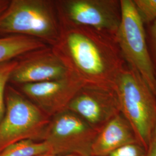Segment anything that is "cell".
Masks as SVG:
<instances>
[{
    "label": "cell",
    "instance_id": "6da1fadb",
    "mask_svg": "<svg viewBox=\"0 0 156 156\" xmlns=\"http://www.w3.org/2000/svg\"><path fill=\"white\" fill-rule=\"evenodd\" d=\"M59 20L60 37L51 47L71 75L83 86L115 90L127 66L116 35Z\"/></svg>",
    "mask_w": 156,
    "mask_h": 156
},
{
    "label": "cell",
    "instance_id": "7a4b0ae2",
    "mask_svg": "<svg viewBox=\"0 0 156 156\" xmlns=\"http://www.w3.org/2000/svg\"><path fill=\"white\" fill-rule=\"evenodd\" d=\"M60 33L55 0H11L0 15V36H26L53 46Z\"/></svg>",
    "mask_w": 156,
    "mask_h": 156
},
{
    "label": "cell",
    "instance_id": "3957f363",
    "mask_svg": "<svg viewBox=\"0 0 156 156\" xmlns=\"http://www.w3.org/2000/svg\"><path fill=\"white\" fill-rule=\"evenodd\" d=\"M115 90L120 113L146 149L156 127V95L138 73L127 66L119 75Z\"/></svg>",
    "mask_w": 156,
    "mask_h": 156
},
{
    "label": "cell",
    "instance_id": "277c9868",
    "mask_svg": "<svg viewBox=\"0 0 156 156\" xmlns=\"http://www.w3.org/2000/svg\"><path fill=\"white\" fill-rule=\"evenodd\" d=\"M5 111L0 122V152L23 140H41L50 117L15 87L8 84Z\"/></svg>",
    "mask_w": 156,
    "mask_h": 156
},
{
    "label": "cell",
    "instance_id": "5b68a950",
    "mask_svg": "<svg viewBox=\"0 0 156 156\" xmlns=\"http://www.w3.org/2000/svg\"><path fill=\"white\" fill-rule=\"evenodd\" d=\"M121 20L116 35L117 44L128 66L145 80L156 95V76L149 50L144 23L134 1L120 0Z\"/></svg>",
    "mask_w": 156,
    "mask_h": 156
},
{
    "label": "cell",
    "instance_id": "8992f818",
    "mask_svg": "<svg viewBox=\"0 0 156 156\" xmlns=\"http://www.w3.org/2000/svg\"><path fill=\"white\" fill-rule=\"evenodd\" d=\"M97 134L78 115L66 109L50 117L41 140L49 146L50 154L91 156Z\"/></svg>",
    "mask_w": 156,
    "mask_h": 156
},
{
    "label": "cell",
    "instance_id": "52a82bcc",
    "mask_svg": "<svg viewBox=\"0 0 156 156\" xmlns=\"http://www.w3.org/2000/svg\"><path fill=\"white\" fill-rule=\"evenodd\" d=\"M59 19L116 35L121 20L120 0H55Z\"/></svg>",
    "mask_w": 156,
    "mask_h": 156
},
{
    "label": "cell",
    "instance_id": "ba28073f",
    "mask_svg": "<svg viewBox=\"0 0 156 156\" xmlns=\"http://www.w3.org/2000/svg\"><path fill=\"white\" fill-rule=\"evenodd\" d=\"M16 62L9 80L13 86L60 79L71 75L50 46L27 52L16 58Z\"/></svg>",
    "mask_w": 156,
    "mask_h": 156
},
{
    "label": "cell",
    "instance_id": "9c48e42d",
    "mask_svg": "<svg viewBox=\"0 0 156 156\" xmlns=\"http://www.w3.org/2000/svg\"><path fill=\"white\" fill-rule=\"evenodd\" d=\"M67 109L78 115L98 133L120 113L115 90L89 86L79 90Z\"/></svg>",
    "mask_w": 156,
    "mask_h": 156
},
{
    "label": "cell",
    "instance_id": "30bf717a",
    "mask_svg": "<svg viewBox=\"0 0 156 156\" xmlns=\"http://www.w3.org/2000/svg\"><path fill=\"white\" fill-rule=\"evenodd\" d=\"M83 86L76 78L69 75L60 79L14 87L51 117L66 110Z\"/></svg>",
    "mask_w": 156,
    "mask_h": 156
},
{
    "label": "cell",
    "instance_id": "8fae6325",
    "mask_svg": "<svg viewBox=\"0 0 156 156\" xmlns=\"http://www.w3.org/2000/svg\"><path fill=\"white\" fill-rule=\"evenodd\" d=\"M139 142L134 129L120 113L113 118L97 135L91 156H105L125 145Z\"/></svg>",
    "mask_w": 156,
    "mask_h": 156
},
{
    "label": "cell",
    "instance_id": "7c38bea8",
    "mask_svg": "<svg viewBox=\"0 0 156 156\" xmlns=\"http://www.w3.org/2000/svg\"><path fill=\"white\" fill-rule=\"evenodd\" d=\"M47 46L38 39L26 36H0V63L16 59L30 51Z\"/></svg>",
    "mask_w": 156,
    "mask_h": 156
},
{
    "label": "cell",
    "instance_id": "4fadbf2b",
    "mask_svg": "<svg viewBox=\"0 0 156 156\" xmlns=\"http://www.w3.org/2000/svg\"><path fill=\"white\" fill-rule=\"evenodd\" d=\"M50 153V149L45 141L23 140L8 146L0 152V156H38Z\"/></svg>",
    "mask_w": 156,
    "mask_h": 156
},
{
    "label": "cell",
    "instance_id": "5bb4252c",
    "mask_svg": "<svg viewBox=\"0 0 156 156\" xmlns=\"http://www.w3.org/2000/svg\"><path fill=\"white\" fill-rule=\"evenodd\" d=\"M16 64V58L0 63V122L5 111L6 89Z\"/></svg>",
    "mask_w": 156,
    "mask_h": 156
},
{
    "label": "cell",
    "instance_id": "9a60e30c",
    "mask_svg": "<svg viewBox=\"0 0 156 156\" xmlns=\"http://www.w3.org/2000/svg\"><path fill=\"white\" fill-rule=\"evenodd\" d=\"M136 9L144 23L156 20V0H134Z\"/></svg>",
    "mask_w": 156,
    "mask_h": 156
},
{
    "label": "cell",
    "instance_id": "2e32d148",
    "mask_svg": "<svg viewBox=\"0 0 156 156\" xmlns=\"http://www.w3.org/2000/svg\"><path fill=\"white\" fill-rule=\"evenodd\" d=\"M146 149L139 142L122 146L105 156H145Z\"/></svg>",
    "mask_w": 156,
    "mask_h": 156
},
{
    "label": "cell",
    "instance_id": "e0dca14e",
    "mask_svg": "<svg viewBox=\"0 0 156 156\" xmlns=\"http://www.w3.org/2000/svg\"><path fill=\"white\" fill-rule=\"evenodd\" d=\"M149 28V39L152 55H151L153 65L156 76V20L151 23Z\"/></svg>",
    "mask_w": 156,
    "mask_h": 156
},
{
    "label": "cell",
    "instance_id": "ac0fdd59",
    "mask_svg": "<svg viewBox=\"0 0 156 156\" xmlns=\"http://www.w3.org/2000/svg\"><path fill=\"white\" fill-rule=\"evenodd\" d=\"M145 156H156V127L146 149Z\"/></svg>",
    "mask_w": 156,
    "mask_h": 156
},
{
    "label": "cell",
    "instance_id": "d6986e66",
    "mask_svg": "<svg viewBox=\"0 0 156 156\" xmlns=\"http://www.w3.org/2000/svg\"><path fill=\"white\" fill-rule=\"evenodd\" d=\"M9 1V0H0V15L5 10Z\"/></svg>",
    "mask_w": 156,
    "mask_h": 156
},
{
    "label": "cell",
    "instance_id": "ffe728a7",
    "mask_svg": "<svg viewBox=\"0 0 156 156\" xmlns=\"http://www.w3.org/2000/svg\"><path fill=\"white\" fill-rule=\"evenodd\" d=\"M38 156H79L75 154H66V155H59V154H50V153H46V154H44L42 155H40Z\"/></svg>",
    "mask_w": 156,
    "mask_h": 156
}]
</instances>
